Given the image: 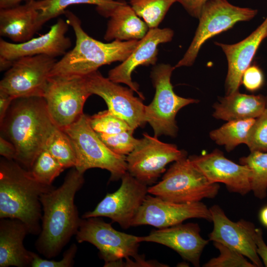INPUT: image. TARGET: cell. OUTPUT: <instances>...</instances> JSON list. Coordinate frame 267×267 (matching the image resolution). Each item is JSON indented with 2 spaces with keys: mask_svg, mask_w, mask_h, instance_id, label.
<instances>
[{
  "mask_svg": "<svg viewBox=\"0 0 267 267\" xmlns=\"http://www.w3.org/2000/svg\"><path fill=\"white\" fill-rule=\"evenodd\" d=\"M84 182V174L73 167L59 187L44 193L40 197L43 211L41 231L35 246L47 259L58 255L78 230L82 218L74 200Z\"/></svg>",
  "mask_w": 267,
  "mask_h": 267,
  "instance_id": "6da1fadb",
  "label": "cell"
},
{
  "mask_svg": "<svg viewBox=\"0 0 267 267\" xmlns=\"http://www.w3.org/2000/svg\"><path fill=\"white\" fill-rule=\"evenodd\" d=\"M0 125L5 138L16 149L15 161L28 170L56 127L44 98L39 96L15 99Z\"/></svg>",
  "mask_w": 267,
  "mask_h": 267,
  "instance_id": "7a4b0ae2",
  "label": "cell"
},
{
  "mask_svg": "<svg viewBox=\"0 0 267 267\" xmlns=\"http://www.w3.org/2000/svg\"><path fill=\"white\" fill-rule=\"evenodd\" d=\"M36 180L18 162L3 157L0 160V218L17 219L29 234L41 231V195L53 188Z\"/></svg>",
  "mask_w": 267,
  "mask_h": 267,
  "instance_id": "3957f363",
  "label": "cell"
},
{
  "mask_svg": "<svg viewBox=\"0 0 267 267\" xmlns=\"http://www.w3.org/2000/svg\"><path fill=\"white\" fill-rule=\"evenodd\" d=\"M66 21L74 32L75 45L57 61L51 76L85 77L102 66L123 62L132 52L138 41L114 40L103 43L89 36L83 29L80 19L66 10Z\"/></svg>",
  "mask_w": 267,
  "mask_h": 267,
  "instance_id": "277c9868",
  "label": "cell"
},
{
  "mask_svg": "<svg viewBox=\"0 0 267 267\" xmlns=\"http://www.w3.org/2000/svg\"><path fill=\"white\" fill-rule=\"evenodd\" d=\"M70 138L76 156L75 168L80 173L91 168L106 170L110 181H116L128 172L126 156L110 150L102 141L84 113L72 124L62 129Z\"/></svg>",
  "mask_w": 267,
  "mask_h": 267,
  "instance_id": "5b68a950",
  "label": "cell"
},
{
  "mask_svg": "<svg viewBox=\"0 0 267 267\" xmlns=\"http://www.w3.org/2000/svg\"><path fill=\"white\" fill-rule=\"evenodd\" d=\"M218 183H212L185 157L174 162L156 184L148 187V193L163 200L179 203L201 202L216 197Z\"/></svg>",
  "mask_w": 267,
  "mask_h": 267,
  "instance_id": "8992f818",
  "label": "cell"
},
{
  "mask_svg": "<svg viewBox=\"0 0 267 267\" xmlns=\"http://www.w3.org/2000/svg\"><path fill=\"white\" fill-rule=\"evenodd\" d=\"M175 69L168 64L155 65L151 72V78L155 89L152 102L145 106L144 121L152 128L154 136L166 135L175 137L178 128L175 118L182 107L198 100L178 95L174 91L171 82L173 71Z\"/></svg>",
  "mask_w": 267,
  "mask_h": 267,
  "instance_id": "52a82bcc",
  "label": "cell"
},
{
  "mask_svg": "<svg viewBox=\"0 0 267 267\" xmlns=\"http://www.w3.org/2000/svg\"><path fill=\"white\" fill-rule=\"evenodd\" d=\"M258 10L234 5L227 0H209L198 18L193 39L175 68L192 65L203 44L209 39L232 28L236 23L254 18Z\"/></svg>",
  "mask_w": 267,
  "mask_h": 267,
  "instance_id": "ba28073f",
  "label": "cell"
},
{
  "mask_svg": "<svg viewBox=\"0 0 267 267\" xmlns=\"http://www.w3.org/2000/svg\"><path fill=\"white\" fill-rule=\"evenodd\" d=\"M75 235L78 243L87 242L98 249L104 267H114L130 258L136 261L144 259L138 254V236L116 230L100 217L82 218Z\"/></svg>",
  "mask_w": 267,
  "mask_h": 267,
  "instance_id": "9c48e42d",
  "label": "cell"
},
{
  "mask_svg": "<svg viewBox=\"0 0 267 267\" xmlns=\"http://www.w3.org/2000/svg\"><path fill=\"white\" fill-rule=\"evenodd\" d=\"M91 95L85 77L51 76L43 97L53 123L62 130L83 114L84 104Z\"/></svg>",
  "mask_w": 267,
  "mask_h": 267,
  "instance_id": "30bf717a",
  "label": "cell"
},
{
  "mask_svg": "<svg viewBox=\"0 0 267 267\" xmlns=\"http://www.w3.org/2000/svg\"><path fill=\"white\" fill-rule=\"evenodd\" d=\"M57 60L46 55L24 56L14 60L0 82V90L14 99L43 97Z\"/></svg>",
  "mask_w": 267,
  "mask_h": 267,
  "instance_id": "8fae6325",
  "label": "cell"
},
{
  "mask_svg": "<svg viewBox=\"0 0 267 267\" xmlns=\"http://www.w3.org/2000/svg\"><path fill=\"white\" fill-rule=\"evenodd\" d=\"M186 156V152L176 145L163 142L145 133L126 156L128 172L142 183L151 185L165 172L168 164Z\"/></svg>",
  "mask_w": 267,
  "mask_h": 267,
  "instance_id": "7c38bea8",
  "label": "cell"
},
{
  "mask_svg": "<svg viewBox=\"0 0 267 267\" xmlns=\"http://www.w3.org/2000/svg\"><path fill=\"white\" fill-rule=\"evenodd\" d=\"M120 187L107 193L94 209L82 216V218L107 217L121 227L132 226L134 219L148 193L147 185L127 172L121 178Z\"/></svg>",
  "mask_w": 267,
  "mask_h": 267,
  "instance_id": "4fadbf2b",
  "label": "cell"
},
{
  "mask_svg": "<svg viewBox=\"0 0 267 267\" xmlns=\"http://www.w3.org/2000/svg\"><path fill=\"white\" fill-rule=\"evenodd\" d=\"M91 94L101 97L108 110L125 121L134 130L143 126L144 108L140 97L134 95L131 88L123 87L105 78L97 70L85 77Z\"/></svg>",
  "mask_w": 267,
  "mask_h": 267,
  "instance_id": "5bb4252c",
  "label": "cell"
},
{
  "mask_svg": "<svg viewBox=\"0 0 267 267\" xmlns=\"http://www.w3.org/2000/svg\"><path fill=\"white\" fill-rule=\"evenodd\" d=\"M212 222L210 209L201 202L179 203L147 195L133 220L132 226L149 225L158 228L173 226L187 219Z\"/></svg>",
  "mask_w": 267,
  "mask_h": 267,
  "instance_id": "9a60e30c",
  "label": "cell"
},
{
  "mask_svg": "<svg viewBox=\"0 0 267 267\" xmlns=\"http://www.w3.org/2000/svg\"><path fill=\"white\" fill-rule=\"evenodd\" d=\"M209 209L214 226L209 234V240L222 243L238 252L256 267H263L256 252L254 224L243 219L236 222L231 221L219 205H214Z\"/></svg>",
  "mask_w": 267,
  "mask_h": 267,
  "instance_id": "2e32d148",
  "label": "cell"
},
{
  "mask_svg": "<svg viewBox=\"0 0 267 267\" xmlns=\"http://www.w3.org/2000/svg\"><path fill=\"white\" fill-rule=\"evenodd\" d=\"M174 35L173 30L168 28L149 29L127 58L109 71L107 78L114 83L126 84L144 99L143 95L139 91V85L132 81V74L139 66L155 65L159 45L171 42Z\"/></svg>",
  "mask_w": 267,
  "mask_h": 267,
  "instance_id": "e0dca14e",
  "label": "cell"
},
{
  "mask_svg": "<svg viewBox=\"0 0 267 267\" xmlns=\"http://www.w3.org/2000/svg\"><path fill=\"white\" fill-rule=\"evenodd\" d=\"M191 162L212 183H222L231 192L245 195L251 191V173L246 165L228 159L216 149L201 155L188 157Z\"/></svg>",
  "mask_w": 267,
  "mask_h": 267,
  "instance_id": "ac0fdd59",
  "label": "cell"
},
{
  "mask_svg": "<svg viewBox=\"0 0 267 267\" xmlns=\"http://www.w3.org/2000/svg\"><path fill=\"white\" fill-rule=\"evenodd\" d=\"M66 21L59 18L46 33L21 43L0 40V57L14 61L28 56L46 55L56 58L63 56L71 47L70 39L66 36L68 29Z\"/></svg>",
  "mask_w": 267,
  "mask_h": 267,
  "instance_id": "d6986e66",
  "label": "cell"
},
{
  "mask_svg": "<svg viewBox=\"0 0 267 267\" xmlns=\"http://www.w3.org/2000/svg\"><path fill=\"white\" fill-rule=\"evenodd\" d=\"M196 223H179L152 230L149 235L138 236L141 242H151L163 245L177 252L184 260L194 266H200L202 252L209 240L200 235Z\"/></svg>",
  "mask_w": 267,
  "mask_h": 267,
  "instance_id": "ffe728a7",
  "label": "cell"
},
{
  "mask_svg": "<svg viewBox=\"0 0 267 267\" xmlns=\"http://www.w3.org/2000/svg\"><path fill=\"white\" fill-rule=\"evenodd\" d=\"M267 38V15L263 22L241 41L232 44L215 43L222 48L227 61L226 95L238 90L244 72L250 66L260 45Z\"/></svg>",
  "mask_w": 267,
  "mask_h": 267,
  "instance_id": "44dd1931",
  "label": "cell"
},
{
  "mask_svg": "<svg viewBox=\"0 0 267 267\" xmlns=\"http://www.w3.org/2000/svg\"><path fill=\"white\" fill-rule=\"evenodd\" d=\"M29 234L27 226L17 219L2 218L0 221V267H31L35 253L23 244Z\"/></svg>",
  "mask_w": 267,
  "mask_h": 267,
  "instance_id": "7402d4cb",
  "label": "cell"
},
{
  "mask_svg": "<svg viewBox=\"0 0 267 267\" xmlns=\"http://www.w3.org/2000/svg\"><path fill=\"white\" fill-rule=\"evenodd\" d=\"M34 0H27L24 4L0 8V36L10 39L14 43L30 40L41 28Z\"/></svg>",
  "mask_w": 267,
  "mask_h": 267,
  "instance_id": "603a6c76",
  "label": "cell"
},
{
  "mask_svg": "<svg viewBox=\"0 0 267 267\" xmlns=\"http://www.w3.org/2000/svg\"><path fill=\"white\" fill-rule=\"evenodd\" d=\"M104 39L110 42L138 41L142 39L149 28L146 23L125 1L110 13Z\"/></svg>",
  "mask_w": 267,
  "mask_h": 267,
  "instance_id": "cb8c5ba5",
  "label": "cell"
},
{
  "mask_svg": "<svg viewBox=\"0 0 267 267\" xmlns=\"http://www.w3.org/2000/svg\"><path fill=\"white\" fill-rule=\"evenodd\" d=\"M267 98L262 95H249L237 91L226 95L214 105L213 116L227 121L256 119L267 107Z\"/></svg>",
  "mask_w": 267,
  "mask_h": 267,
  "instance_id": "d4e9b609",
  "label": "cell"
},
{
  "mask_svg": "<svg viewBox=\"0 0 267 267\" xmlns=\"http://www.w3.org/2000/svg\"><path fill=\"white\" fill-rule=\"evenodd\" d=\"M124 1L123 0H34V4L38 11V22L42 27L48 21L64 14L67 8L73 5H95L99 14L109 17L111 12Z\"/></svg>",
  "mask_w": 267,
  "mask_h": 267,
  "instance_id": "484cf974",
  "label": "cell"
},
{
  "mask_svg": "<svg viewBox=\"0 0 267 267\" xmlns=\"http://www.w3.org/2000/svg\"><path fill=\"white\" fill-rule=\"evenodd\" d=\"M256 119L250 118L228 121L210 133L211 138L217 144L224 146L227 151L241 143H246L249 131Z\"/></svg>",
  "mask_w": 267,
  "mask_h": 267,
  "instance_id": "4316f807",
  "label": "cell"
},
{
  "mask_svg": "<svg viewBox=\"0 0 267 267\" xmlns=\"http://www.w3.org/2000/svg\"><path fill=\"white\" fill-rule=\"evenodd\" d=\"M239 163L251 171V191L258 198H265L267 194V153L253 151L240 158Z\"/></svg>",
  "mask_w": 267,
  "mask_h": 267,
  "instance_id": "83f0119b",
  "label": "cell"
},
{
  "mask_svg": "<svg viewBox=\"0 0 267 267\" xmlns=\"http://www.w3.org/2000/svg\"><path fill=\"white\" fill-rule=\"evenodd\" d=\"M135 13L149 29L158 28L177 0H128Z\"/></svg>",
  "mask_w": 267,
  "mask_h": 267,
  "instance_id": "f1b7e54d",
  "label": "cell"
},
{
  "mask_svg": "<svg viewBox=\"0 0 267 267\" xmlns=\"http://www.w3.org/2000/svg\"><path fill=\"white\" fill-rule=\"evenodd\" d=\"M65 169L75 167L76 156L73 143L68 135L56 127L48 137L44 147Z\"/></svg>",
  "mask_w": 267,
  "mask_h": 267,
  "instance_id": "f546056e",
  "label": "cell"
},
{
  "mask_svg": "<svg viewBox=\"0 0 267 267\" xmlns=\"http://www.w3.org/2000/svg\"><path fill=\"white\" fill-rule=\"evenodd\" d=\"M65 168L45 149L40 153L29 170L33 177L39 182L52 185L54 180Z\"/></svg>",
  "mask_w": 267,
  "mask_h": 267,
  "instance_id": "4dcf8cb0",
  "label": "cell"
},
{
  "mask_svg": "<svg viewBox=\"0 0 267 267\" xmlns=\"http://www.w3.org/2000/svg\"><path fill=\"white\" fill-rule=\"evenodd\" d=\"M89 120L97 133L113 134L133 130L125 121L108 109L89 117Z\"/></svg>",
  "mask_w": 267,
  "mask_h": 267,
  "instance_id": "1f68e13d",
  "label": "cell"
},
{
  "mask_svg": "<svg viewBox=\"0 0 267 267\" xmlns=\"http://www.w3.org/2000/svg\"><path fill=\"white\" fill-rule=\"evenodd\" d=\"M220 254L204 264V267H256L250 261L238 252L222 243L213 242Z\"/></svg>",
  "mask_w": 267,
  "mask_h": 267,
  "instance_id": "d6a6232c",
  "label": "cell"
},
{
  "mask_svg": "<svg viewBox=\"0 0 267 267\" xmlns=\"http://www.w3.org/2000/svg\"><path fill=\"white\" fill-rule=\"evenodd\" d=\"M134 130H130L113 134L97 133L106 145L114 153L127 156L139 142V139L133 136Z\"/></svg>",
  "mask_w": 267,
  "mask_h": 267,
  "instance_id": "836d02e7",
  "label": "cell"
},
{
  "mask_svg": "<svg viewBox=\"0 0 267 267\" xmlns=\"http://www.w3.org/2000/svg\"><path fill=\"white\" fill-rule=\"evenodd\" d=\"M246 144L251 152L267 151V107L256 119L249 131Z\"/></svg>",
  "mask_w": 267,
  "mask_h": 267,
  "instance_id": "e575fe53",
  "label": "cell"
},
{
  "mask_svg": "<svg viewBox=\"0 0 267 267\" xmlns=\"http://www.w3.org/2000/svg\"><path fill=\"white\" fill-rule=\"evenodd\" d=\"M77 246L72 244L64 252L63 258L59 261L44 259L35 253L32 262V267H71L74 264V259L77 252Z\"/></svg>",
  "mask_w": 267,
  "mask_h": 267,
  "instance_id": "d590c367",
  "label": "cell"
},
{
  "mask_svg": "<svg viewBox=\"0 0 267 267\" xmlns=\"http://www.w3.org/2000/svg\"><path fill=\"white\" fill-rule=\"evenodd\" d=\"M242 83L249 91L260 89L264 83V75L261 69L256 65L250 66L243 74Z\"/></svg>",
  "mask_w": 267,
  "mask_h": 267,
  "instance_id": "8d00e7d4",
  "label": "cell"
},
{
  "mask_svg": "<svg viewBox=\"0 0 267 267\" xmlns=\"http://www.w3.org/2000/svg\"><path fill=\"white\" fill-rule=\"evenodd\" d=\"M209 0H177L191 16L199 18L201 10Z\"/></svg>",
  "mask_w": 267,
  "mask_h": 267,
  "instance_id": "74e56055",
  "label": "cell"
},
{
  "mask_svg": "<svg viewBox=\"0 0 267 267\" xmlns=\"http://www.w3.org/2000/svg\"><path fill=\"white\" fill-rule=\"evenodd\" d=\"M255 242L257 253L263 264L267 267V245L263 239L262 230L260 228H256Z\"/></svg>",
  "mask_w": 267,
  "mask_h": 267,
  "instance_id": "f35d334b",
  "label": "cell"
},
{
  "mask_svg": "<svg viewBox=\"0 0 267 267\" xmlns=\"http://www.w3.org/2000/svg\"><path fill=\"white\" fill-rule=\"evenodd\" d=\"M17 150L14 144L2 136L0 137V154L8 160H15Z\"/></svg>",
  "mask_w": 267,
  "mask_h": 267,
  "instance_id": "ab89813d",
  "label": "cell"
},
{
  "mask_svg": "<svg viewBox=\"0 0 267 267\" xmlns=\"http://www.w3.org/2000/svg\"><path fill=\"white\" fill-rule=\"evenodd\" d=\"M14 99L7 93L0 90V124L4 120L7 111Z\"/></svg>",
  "mask_w": 267,
  "mask_h": 267,
  "instance_id": "60d3db41",
  "label": "cell"
},
{
  "mask_svg": "<svg viewBox=\"0 0 267 267\" xmlns=\"http://www.w3.org/2000/svg\"><path fill=\"white\" fill-rule=\"evenodd\" d=\"M24 0H0V8H7L20 4Z\"/></svg>",
  "mask_w": 267,
  "mask_h": 267,
  "instance_id": "b9f144b4",
  "label": "cell"
},
{
  "mask_svg": "<svg viewBox=\"0 0 267 267\" xmlns=\"http://www.w3.org/2000/svg\"><path fill=\"white\" fill-rule=\"evenodd\" d=\"M14 61L9 60L4 58L0 57V70L3 71L7 70L12 65Z\"/></svg>",
  "mask_w": 267,
  "mask_h": 267,
  "instance_id": "7bdbcfd3",
  "label": "cell"
},
{
  "mask_svg": "<svg viewBox=\"0 0 267 267\" xmlns=\"http://www.w3.org/2000/svg\"><path fill=\"white\" fill-rule=\"evenodd\" d=\"M259 218L262 223L267 227V206L263 208L260 211Z\"/></svg>",
  "mask_w": 267,
  "mask_h": 267,
  "instance_id": "ee69618b",
  "label": "cell"
},
{
  "mask_svg": "<svg viewBox=\"0 0 267 267\" xmlns=\"http://www.w3.org/2000/svg\"></svg>",
  "mask_w": 267,
  "mask_h": 267,
  "instance_id": "f6af8a7d",
  "label": "cell"
}]
</instances>
